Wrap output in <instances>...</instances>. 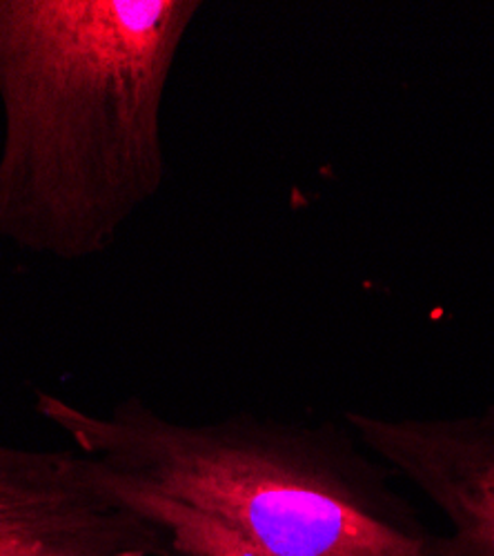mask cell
<instances>
[{"mask_svg": "<svg viewBox=\"0 0 494 556\" xmlns=\"http://www.w3.org/2000/svg\"><path fill=\"white\" fill-rule=\"evenodd\" d=\"M36 412L137 515L161 556H434L441 534L352 430L235 414L178 424L137 396L107 414L36 392Z\"/></svg>", "mask_w": 494, "mask_h": 556, "instance_id": "obj_1", "label": "cell"}, {"mask_svg": "<svg viewBox=\"0 0 494 556\" xmlns=\"http://www.w3.org/2000/svg\"><path fill=\"white\" fill-rule=\"evenodd\" d=\"M199 0H0V239L76 263L163 188V103Z\"/></svg>", "mask_w": 494, "mask_h": 556, "instance_id": "obj_2", "label": "cell"}, {"mask_svg": "<svg viewBox=\"0 0 494 556\" xmlns=\"http://www.w3.org/2000/svg\"><path fill=\"white\" fill-rule=\"evenodd\" d=\"M345 426L445 517L451 530L434 556H494V428L479 414L383 419L347 412Z\"/></svg>", "mask_w": 494, "mask_h": 556, "instance_id": "obj_3", "label": "cell"}, {"mask_svg": "<svg viewBox=\"0 0 494 556\" xmlns=\"http://www.w3.org/2000/svg\"><path fill=\"white\" fill-rule=\"evenodd\" d=\"M74 447L29 450L0 443V539L69 528L118 509Z\"/></svg>", "mask_w": 494, "mask_h": 556, "instance_id": "obj_4", "label": "cell"}, {"mask_svg": "<svg viewBox=\"0 0 494 556\" xmlns=\"http://www.w3.org/2000/svg\"><path fill=\"white\" fill-rule=\"evenodd\" d=\"M0 556H161L159 539L123 505L101 519L0 539Z\"/></svg>", "mask_w": 494, "mask_h": 556, "instance_id": "obj_5", "label": "cell"}, {"mask_svg": "<svg viewBox=\"0 0 494 556\" xmlns=\"http://www.w3.org/2000/svg\"><path fill=\"white\" fill-rule=\"evenodd\" d=\"M479 416H481V421H483L485 426L494 428V403H490L483 412H479Z\"/></svg>", "mask_w": 494, "mask_h": 556, "instance_id": "obj_6", "label": "cell"}]
</instances>
